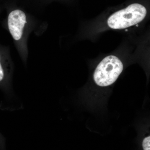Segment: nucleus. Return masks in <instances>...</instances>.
<instances>
[{
	"label": "nucleus",
	"instance_id": "nucleus-4",
	"mask_svg": "<svg viewBox=\"0 0 150 150\" xmlns=\"http://www.w3.org/2000/svg\"><path fill=\"white\" fill-rule=\"evenodd\" d=\"M13 65L9 50H0V82L4 80L6 77H11Z\"/></svg>",
	"mask_w": 150,
	"mask_h": 150
},
{
	"label": "nucleus",
	"instance_id": "nucleus-1",
	"mask_svg": "<svg viewBox=\"0 0 150 150\" xmlns=\"http://www.w3.org/2000/svg\"><path fill=\"white\" fill-rule=\"evenodd\" d=\"M37 24L20 9L13 10L8 16V29L22 61L25 64L28 55V40Z\"/></svg>",
	"mask_w": 150,
	"mask_h": 150
},
{
	"label": "nucleus",
	"instance_id": "nucleus-3",
	"mask_svg": "<svg viewBox=\"0 0 150 150\" xmlns=\"http://www.w3.org/2000/svg\"><path fill=\"white\" fill-rule=\"evenodd\" d=\"M123 69V64L118 57L108 56L96 67L94 73V80L100 86H110L118 79Z\"/></svg>",
	"mask_w": 150,
	"mask_h": 150
},
{
	"label": "nucleus",
	"instance_id": "nucleus-5",
	"mask_svg": "<svg viewBox=\"0 0 150 150\" xmlns=\"http://www.w3.org/2000/svg\"><path fill=\"white\" fill-rule=\"evenodd\" d=\"M150 137L149 136L146 137L143 140L142 143V146H143L144 150H150Z\"/></svg>",
	"mask_w": 150,
	"mask_h": 150
},
{
	"label": "nucleus",
	"instance_id": "nucleus-2",
	"mask_svg": "<svg viewBox=\"0 0 150 150\" xmlns=\"http://www.w3.org/2000/svg\"><path fill=\"white\" fill-rule=\"evenodd\" d=\"M146 14V9L144 6L138 3L131 4L110 16L108 25L112 29H124L141 22Z\"/></svg>",
	"mask_w": 150,
	"mask_h": 150
}]
</instances>
